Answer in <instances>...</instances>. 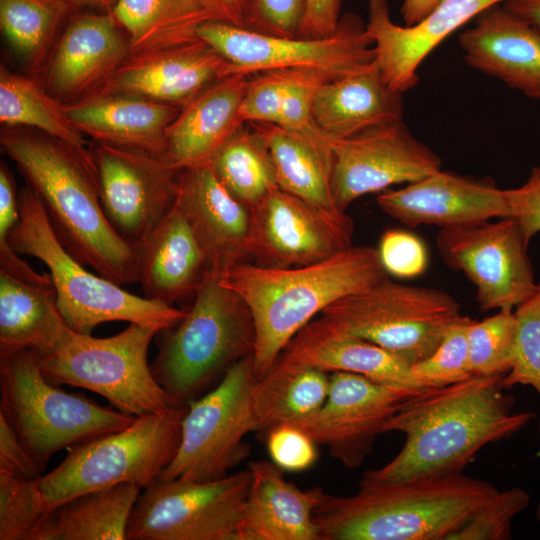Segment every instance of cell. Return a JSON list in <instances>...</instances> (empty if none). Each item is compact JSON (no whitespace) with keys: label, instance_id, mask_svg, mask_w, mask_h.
Returning a JSON list of instances; mask_svg holds the SVG:
<instances>
[{"label":"cell","instance_id":"cell-1","mask_svg":"<svg viewBox=\"0 0 540 540\" xmlns=\"http://www.w3.org/2000/svg\"><path fill=\"white\" fill-rule=\"evenodd\" d=\"M504 376L472 375L405 399L382 430L404 434L402 449L361 480L401 483L462 474L485 445L512 436L534 417L512 412L515 398L505 392Z\"/></svg>","mask_w":540,"mask_h":540},{"label":"cell","instance_id":"cell-2","mask_svg":"<svg viewBox=\"0 0 540 540\" xmlns=\"http://www.w3.org/2000/svg\"><path fill=\"white\" fill-rule=\"evenodd\" d=\"M0 144L77 260L119 285L139 281L138 250L116 233L104 214L90 149L27 127L2 126Z\"/></svg>","mask_w":540,"mask_h":540},{"label":"cell","instance_id":"cell-3","mask_svg":"<svg viewBox=\"0 0 540 540\" xmlns=\"http://www.w3.org/2000/svg\"><path fill=\"white\" fill-rule=\"evenodd\" d=\"M18 208L11 231L0 230V271L39 285L52 280L58 310L72 330L91 334L104 322L126 321L162 331L186 316L187 309L137 296L87 270L62 244L29 185L18 191Z\"/></svg>","mask_w":540,"mask_h":540},{"label":"cell","instance_id":"cell-4","mask_svg":"<svg viewBox=\"0 0 540 540\" xmlns=\"http://www.w3.org/2000/svg\"><path fill=\"white\" fill-rule=\"evenodd\" d=\"M388 277L377 248L351 246L308 265L276 268L236 263L219 282L238 293L254 319L253 371L261 379L290 340L334 302Z\"/></svg>","mask_w":540,"mask_h":540},{"label":"cell","instance_id":"cell-5","mask_svg":"<svg viewBox=\"0 0 540 540\" xmlns=\"http://www.w3.org/2000/svg\"><path fill=\"white\" fill-rule=\"evenodd\" d=\"M498 489L463 474L401 483L361 480L350 496L317 487L319 540H448Z\"/></svg>","mask_w":540,"mask_h":540},{"label":"cell","instance_id":"cell-6","mask_svg":"<svg viewBox=\"0 0 540 540\" xmlns=\"http://www.w3.org/2000/svg\"><path fill=\"white\" fill-rule=\"evenodd\" d=\"M157 336L151 371L177 406L187 405L233 364L253 354L256 344L247 303L210 270L186 316Z\"/></svg>","mask_w":540,"mask_h":540},{"label":"cell","instance_id":"cell-7","mask_svg":"<svg viewBox=\"0 0 540 540\" xmlns=\"http://www.w3.org/2000/svg\"><path fill=\"white\" fill-rule=\"evenodd\" d=\"M0 414L44 470L51 457L136 419L47 380L30 349L0 355Z\"/></svg>","mask_w":540,"mask_h":540},{"label":"cell","instance_id":"cell-8","mask_svg":"<svg viewBox=\"0 0 540 540\" xmlns=\"http://www.w3.org/2000/svg\"><path fill=\"white\" fill-rule=\"evenodd\" d=\"M187 410L182 405L139 416L122 430L69 448L56 468L38 478L45 514L87 492L154 485L177 452Z\"/></svg>","mask_w":540,"mask_h":540},{"label":"cell","instance_id":"cell-9","mask_svg":"<svg viewBox=\"0 0 540 540\" xmlns=\"http://www.w3.org/2000/svg\"><path fill=\"white\" fill-rule=\"evenodd\" d=\"M158 332L153 326L130 323L116 335L96 338L68 326L48 352L36 357L51 383L90 390L116 409L139 417L177 406L148 364V349Z\"/></svg>","mask_w":540,"mask_h":540},{"label":"cell","instance_id":"cell-10","mask_svg":"<svg viewBox=\"0 0 540 540\" xmlns=\"http://www.w3.org/2000/svg\"><path fill=\"white\" fill-rule=\"evenodd\" d=\"M320 315L413 365L436 350L461 314L458 302L445 291L386 277L334 302Z\"/></svg>","mask_w":540,"mask_h":540},{"label":"cell","instance_id":"cell-11","mask_svg":"<svg viewBox=\"0 0 540 540\" xmlns=\"http://www.w3.org/2000/svg\"><path fill=\"white\" fill-rule=\"evenodd\" d=\"M253 354L233 364L208 393L190 401L181 439L158 481H212L228 475L249 451L243 439L257 431L252 406Z\"/></svg>","mask_w":540,"mask_h":540},{"label":"cell","instance_id":"cell-12","mask_svg":"<svg viewBox=\"0 0 540 540\" xmlns=\"http://www.w3.org/2000/svg\"><path fill=\"white\" fill-rule=\"evenodd\" d=\"M250 483L249 469L212 481H157L139 495L126 537L237 540Z\"/></svg>","mask_w":540,"mask_h":540},{"label":"cell","instance_id":"cell-13","mask_svg":"<svg viewBox=\"0 0 540 540\" xmlns=\"http://www.w3.org/2000/svg\"><path fill=\"white\" fill-rule=\"evenodd\" d=\"M198 36L229 62V75L311 68L341 78L375 61L366 24L352 13L341 17L335 33L324 38L267 35L217 21L203 24Z\"/></svg>","mask_w":540,"mask_h":540},{"label":"cell","instance_id":"cell-14","mask_svg":"<svg viewBox=\"0 0 540 540\" xmlns=\"http://www.w3.org/2000/svg\"><path fill=\"white\" fill-rule=\"evenodd\" d=\"M436 247L444 264L475 286L482 311L514 309L536 288L528 244L512 217L441 228Z\"/></svg>","mask_w":540,"mask_h":540},{"label":"cell","instance_id":"cell-15","mask_svg":"<svg viewBox=\"0 0 540 540\" xmlns=\"http://www.w3.org/2000/svg\"><path fill=\"white\" fill-rule=\"evenodd\" d=\"M329 146L332 194L341 212L363 195L412 183L441 169L440 157L414 138L403 120L329 140Z\"/></svg>","mask_w":540,"mask_h":540},{"label":"cell","instance_id":"cell-16","mask_svg":"<svg viewBox=\"0 0 540 540\" xmlns=\"http://www.w3.org/2000/svg\"><path fill=\"white\" fill-rule=\"evenodd\" d=\"M251 211L249 254L256 264L289 268L325 260L352 246L353 221L281 188Z\"/></svg>","mask_w":540,"mask_h":540},{"label":"cell","instance_id":"cell-17","mask_svg":"<svg viewBox=\"0 0 540 540\" xmlns=\"http://www.w3.org/2000/svg\"><path fill=\"white\" fill-rule=\"evenodd\" d=\"M90 152L104 214L137 248L174 206L179 170L163 158L106 144L96 143Z\"/></svg>","mask_w":540,"mask_h":540},{"label":"cell","instance_id":"cell-18","mask_svg":"<svg viewBox=\"0 0 540 540\" xmlns=\"http://www.w3.org/2000/svg\"><path fill=\"white\" fill-rule=\"evenodd\" d=\"M415 393L362 375L332 372L325 403L298 428L316 445H325L343 466L355 469L371 453L386 421Z\"/></svg>","mask_w":540,"mask_h":540},{"label":"cell","instance_id":"cell-19","mask_svg":"<svg viewBox=\"0 0 540 540\" xmlns=\"http://www.w3.org/2000/svg\"><path fill=\"white\" fill-rule=\"evenodd\" d=\"M130 56L129 39L111 12L74 14L40 72L41 83L72 103L101 89Z\"/></svg>","mask_w":540,"mask_h":540},{"label":"cell","instance_id":"cell-20","mask_svg":"<svg viewBox=\"0 0 540 540\" xmlns=\"http://www.w3.org/2000/svg\"><path fill=\"white\" fill-rule=\"evenodd\" d=\"M376 203L388 216L412 228H450L510 217L504 190L492 180L441 169L379 194Z\"/></svg>","mask_w":540,"mask_h":540},{"label":"cell","instance_id":"cell-21","mask_svg":"<svg viewBox=\"0 0 540 540\" xmlns=\"http://www.w3.org/2000/svg\"><path fill=\"white\" fill-rule=\"evenodd\" d=\"M507 0H440L412 26L395 24L387 0H369L366 31L385 83L402 94L418 82L417 69L446 37L487 8Z\"/></svg>","mask_w":540,"mask_h":540},{"label":"cell","instance_id":"cell-22","mask_svg":"<svg viewBox=\"0 0 540 540\" xmlns=\"http://www.w3.org/2000/svg\"><path fill=\"white\" fill-rule=\"evenodd\" d=\"M229 69V62L199 39L131 55L101 89L182 108L210 85L228 76Z\"/></svg>","mask_w":540,"mask_h":540},{"label":"cell","instance_id":"cell-23","mask_svg":"<svg viewBox=\"0 0 540 540\" xmlns=\"http://www.w3.org/2000/svg\"><path fill=\"white\" fill-rule=\"evenodd\" d=\"M177 203L218 275L250 257L251 211L218 179L211 163L179 171Z\"/></svg>","mask_w":540,"mask_h":540},{"label":"cell","instance_id":"cell-24","mask_svg":"<svg viewBox=\"0 0 540 540\" xmlns=\"http://www.w3.org/2000/svg\"><path fill=\"white\" fill-rule=\"evenodd\" d=\"M500 4L482 11L459 35L464 59L470 67L540 101V30Z\"/></svg>","mask_w":540,"mask_h":540},{"label":"cell","instance_id":"cell-25","mask_svg":"<svg viewBox=\"0 0 540 540\" xmlns=\"http://www.w3.org/2000/svg\"><path fill=\"white\" fill-rule=\"evenodd\" d=\"M278 359L327 373H354L410 392L425 389L407 361L340 329L322 315L301 328Z\"/></svg>","mask_w":540,"mask_h":540},{"label":"cell","instance_id":"cell-26","mask_svg":"<svg viewBox=\"0 0 540 540\" xmlns=\"http://www.w3.org/2000/svg\"><path fill=\"white\" fill-rule=\"evenodd\" d=\"M181 107L100 89L65 104L72 123L96 143L163 158L166 132Z\"/></svg>","mask_w":540,"mask_h":540},{"label":"cell","instance_id":"cell-27","mask_svg":"<svg viewBox=\"0 0 540 540\" xmlns=\"http://www.w3.org/2000/svg\"><path fill=\"white\" fill-rule=\"evenodd\" d=\"M250 76H225L184 105L167 129L164 160L179 171L212 163L245 124L240 106Z\"/></svg>","mask_w":540,"mask_h":540},{"label":"cell","instance_id":"cell-28","mask_svg":"<svg viewBox=\"0 0 540 540\" xmlns=\"http://www.w3.org/2000/svg\"><path fill=\"white\" fill-rule=\"evenodd\" d=\"M144 297L173 305L195 296L208 265L187 216L177 201L137 247Z\"/></svg>","mask_w":540,"mask_h":540},{"label":"cell","instance_id":"cell-29","mask_svg":"<svg viewBox=\"0 0 540 540\" xmlns=\"http://www.w3.org/2000/svg\"><path fill=\"white\" fill-rule=\"evenodd\" d=\"M251 483L237 540H319L313 512L317 487L302 491L274 462L248 465Z\"/></svg>","mask_w":540,"mask_h":540},{"label":"cell","instance_id":"cell-30","mask_svg":"<svg viewBox=\"0 0 540 540\" xmlns=\"http://www.w3.org/2000/svg\"><path fill=\"white\" fill-rule=\"evenodd\" d=\"M403 114L402 94L385 83L376 60L361 71L326 82L313 105L315 124L329 140L402 120Z\"/></svg>","mask_w":540,"mask_h":540},{"label":"cell","instance_id":"cell-31","mask_svg":"<svg viewBox=\"0 0 540 540\" xmlns=\"http://www.w3.org/2000/svg\"><path fill=\"white\" fill-rule=\"evenodd\" d=\"M140 490L123 483L71 498L45 514L27 540H125Z\"/></svg>","mask_w":540,"mask_h":540},{"label":"cell","instance_id":"cell-32","mask_svg":"<svg viewBox=\"0 0 540 540\" xmlns=\"http://www.w3.org/2000/svg\"><path fill=\"white\" fill-rule=\"evenodd\" d=\"M67 327L53 285L26 282L0 271V355L22 349L44 354Z\"/></svg>","mask_w":540,"mask_h":540},{"label":"cell","instance_id":"cell-33","mask_svg":"<svg viewBox=\"0 0 540 540\" xmlns=\"http://www.w3.org/2000/svg\"><path fill=\"white\" fill-rule=\"evenodd\" d=\"M329 387V373L277 359L252 388L257 431L303 425L321 409Z\"/></svg>","mask_w":540,"mask_h":540},{"label":"cell","instance_id":"cell-34","mask_svg":"<svg viewBox=\"0 0 540 540\" xmlns=\"http://www.w3.org/2000/svg\"><path fill=\"white\" fill-rule=\"evenodd\" d=\"M264 135L279 188L336 216L345 215L331 188V150L276 124L254 123Z\"/></svg>","mask_w":540,"mask_h":540},{"label":"cell","instance_id":"cell-35","mask_svg":"<svg viewBox=\"0 0 540 540\" xmlns=\"http://www.w3.org/2000/svg\"><path fill=\"white\" fill-rule=\"evenodd\" d=\"M126 33L131 55L199 40L212 16L196 0H118L110 11Z\"/></svg>","mask_w":540,"mask_h":540},{"label":"cell","instance_id":"cell-36","mask_svg":"<svg viewBox=\"0 0 540 540\" xmlns=\"http://www.w3.org/2000/svg\"><path fill=\"white\" fill-rule=\"evenodd\" d=\"M0 122L2 126L38 130L80 148H87L85 135L72 123L65 104L50 94L41 82L0 66Z\"/></svg>","mask_w":540,"mask_h":540},{"label":"cell","instance_id":"cell-37","mask_svg":"<svg viewBox=\"0 0 540 540\" xmlns=\"http://www.w3.org/2000/svg\"><path fill=\"white\" fill-rule=\"evenodd\" d=\"M71 9L65 0H0L1 32L30 73L43 69Z\"/></svg>","mask_w":540,"mask_h":540},{"label":"cell","instance_id":"cell-38","mask_svg":"<svg viewBox=\"0 0 540 540\" xmlns=\"http://www.w3.org/2000/svg\"><path fill=\"white\" fill-rule=\"evenodd\" d=\"M246 123L221 148L211 165L221 183L249 209L278 188L264 135Z\"/></svg>","mask_w":540,"mask_h":540},{"label":"cell","instance_id":"cell-39","mask_svg":"<svg viewBox=\"0 0 540 540\" xmlns=\"http://www.w3.org/2000/svg\"><path fill=\"white\" fill-rule=\"evenodd\" d=\"M517 319L514 309L504 308L482 321L473 320L468 347L473 375H506L513 363Z\"/></svg>","mask_w":540,"mask_h":540},{"label":"cell","instance_id":"cell-40","mask_svg":"<svg viewBox=\"0 0 540 540\" xmlns=\"http://www.w3.org/2000/svg\"><path fill=\"white\" fill-rule=\"evenodd\" d=\"M473 320L460 315L449 327L436 350L412 365L413 374L423 387H443L473 375L468 347V330Z\"/></svg>","mask_w":540,"mask_h":540},{"label":"cell","instance_id":"cell-41","mask_svg":"<svg viewBox=\"0 0 540 540\" xmlns=\"http://www.w3.org/2000/svg\"><path fill=\"white\" fill-rule=\"evenodd\" d=\"M337 79L331 74L311 68L291 69V76L276 125L295 132L311 142L330 147L329 139L313 119V105L319 89Z\"/></svg>","mask_w":540,"mask_h":540},{"label":"cell","instance_id":"cell-42","mask_svg":"<svg viewBox=\"0 0 540 540\" xmlns=\"http://www.w3.org/2000/svg\"><path fill=\"white\" fill-rule=\"evenodd\" d=\"M44 514L38 478L0 471V540H27Z\"/></svg>","mask_w":540,"mask_h":540},{"label":"cell","instance_id":"cell-43","mask_svg":"<svg viewBox=\"0 0 540 540\" xmlns=\"http://www.w3.org/2000/svg\"><path fill=\"white\" fill-rule=\"evenodd\" d=\"M514 309L518 325L515 352L512 367L503 379L504 387L509 390L515 385H529L540 396V282Z\"/></svg>","mask_w":540,"mask_h":540},{"label":"cell","instance_id":"cell-44","mask_svg":"<svg viewBox=\"0 0 540 540\" xmlns=\"http://www.w3.org/2000/svg\"><path fill=\"white\" fill-rule=\"evenodd\" d=\"M530 494L519 487L497 491L448 540H507L514 517L529 506Z\"/></svg>","mask_w":540,"mask_h":540},{"label":"cell","instance_id":"cell-45","mask_svg":"<svg viewBox=\"0 0 540 540\" xmlns=\"http://www.w3.org/2000/svg\"><path fill=\"white\" fill-rule=\"evenodd\" d=\"M291 69H275L250 76L240 106L244 123L277 124Z\"/></svg>","mask_w":540,"mask_h":540},{"label":"cell","instance_id":"cell-46","mask_svg":"<svg viewBox=\"0 0 540 540\" xmlns=\"http://www.w3.org/2000/svg\"><path fill=\"white\" fill-rule=\"evenodd\" d=\"M307 0H247L243 28L259 33L299 37Z\"/></svg>","mask_w":540,"mask_h":540},{"label":"cell","instance_id":"cell-47","mask_svg":"<svg viewBox=\"0 0 540 540\" xmlns=\"http://www.w3.org/2000/svg\"><path fill=\"white\" fill-rule=\"evenodd\" d=\"M381 263L388 274L412 278L427 267V252L422 241L410 232L389 229L385 231L377 248Z\"/></svg>","mask_w":540,"mask_h":540},{"label":"cell","instance_id":"cell-48","mask_svg":"<svg viewBox=\"0 0 540 540\" xmlns=\"http://www.w3.org/2000/svg\"><path fill=\"white\" fill-rule=\"evenodd\" d=\"M267 448L277 466L288 472H301L317 459L316 443L294 425H278L268 430Z\"/></svg>","mask_w":540,"mask_h":540},{"label":"cell","instance_id":"cell-49","mask_svg":"<svg viewBox=\"0 0 540 540\" xmlns=\"http://www.w3.org/2000/svg\"><path fill=\"white\" fill-rule=\"evenodd\" d=\"M510 217L516 220L527 244L540 232V167H533L526 182L504 189Z\"/></svg>","mask_w":540,"mask_h":540},{"label":"cell","instance_id":"cell-50","mask_svg":"<svg viewBox=\"0 0 540 540\" xmlns=\"http://www.w3.org/2000/svg\"><path fill=\"white\" fill-rule=\"evenodd\" d=\"M0 471L37 479L43 469L29 454L16 432L0 414Z\"/></svg>","mask_w":540,"mask_h":540},{"label":"cell","instance_id":"cell-51","mask_svg":"<svg viewBox=\"0 0 540 540\" xmlns=\"http://www.w3.org/2000/svg\"><path fill=\"white\" fill-rule=\"evenodd\" d=\"M341 0H307L299 37L324 38L335 33L340 21Z\"/></svg>","mask_w":540,"mask_h":540},{"label":"cell","instance_id":"cell-52","mask_svg":"<svg viewBox=\"0 0 540 540\" xmlns=\"http://www.w3.org/2000/svg\"><path fill=\"white\" fill-rule=\"evenodd\" d=\"M213 21L244 27L247 0H196Z\"/></svg>","mask_w":540,"mask_h":540},{"label":"cell","instance_id":"cell-53","mask_svg":"<svg viewBox=\"0 0 540 540\" xmlns=\"http://www.w3.org/2000/svg\"><path fill=\"white\" fill-rule=\"evenodd\" d=\"M440 0H404L401 14L406 26H412L421 21Z\"/></svg>","mask_w":540,"mask_h":540},{"label":"cell","instance_id":"cell-54","mask_svg":"<svg viewBox=\"0 0 540 540\" xmlns=\"http://www.w3.org/2000/svg\"><path fill=\"white\" fill-rule=\"evenodd\" d=\"M503 5L540 30V0H507Z\"/></svg>","mask_w":540,"mask_h":540},{"label":"cell","instance_id":"cell-55","mask_svg":"<svg viewBox=\"0 0 540 540\" xmlns=\"http://www.w3.org/2000/svg\"><path fill=\"white\" fill-rule=\"evenodd\" d=\"M73 8L76 7H91V8H101L108 10L109 12L113 9L118 0H65Z\"/></svg>","mask_w":540,"mask_h":540},{"label":"cell","instance_id":"cell-56","mask_svg":"<svg viewBox=\"0 0 540 540\" xmlns=\"http://www.w3.org/2000/svg\"><path fill=\"white\" fill-rule=\"evenodd\" d=\"M536 515H537V519H538V521H539V523H540V502H539V504H538V508H537V513H536Z\"/></svg>","mask_w":540,"mask_h":540}]
</instances>
